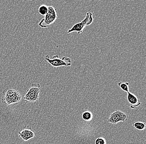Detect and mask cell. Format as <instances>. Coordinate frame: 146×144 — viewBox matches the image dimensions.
Returning a JSON list of instances; mask_svg holds the SVG:
<instances>
[{
	"mask_svg": "<svg viewBox=\"0 0 146 144\" xmlns=\"http://www.w3.org/2000/svg\"><path fill=\"white\" fill-rule=\"evenodd\" d=\"M118 86L119 87L121 88V89L124 92L127 93L129 92V84L127 82H120L118 83Z\"/></svg>",
	"mask_w": 146,
	"mask_h": 144,
	"instance_id": "cell-12",
	"label": "cell"
},
{
	"mask_svg": "<svg viewBox=\"0 0 146 144\" xmlns=\"http://www.w3.org/2000/svg\"><path fill=\"white\" fill-rule=\"evenodd\" d=\"M18 136L25 141L33 138L35 134L31 130L28 129H25L18 133Z\"/></svg>",
	"mask_w": 146,
	"mask_h": 144,
	"instance_id": "cell-8",
	"label": "cell"
},
{
	"mask_svg": "<svg viewBox=\"0 0 146 144\" xmlns=\"http://www.w3.org/2000/svg\"><path fill=\"white\" fill-rule=\"evenodd\" d=\"M132 125L135 129L139 130H144L146 127V123L140 122V121L134 122Z\"/></svg>",
	"mask_w": 146,
	"mask_h": 144,
	"instance_id": "cell-9",
	"label": "cell"
},
{
	"mask_svg": "<svg viewBox=\"0 0 146 144\" xmlns=\"http://www.w3.org/2000/svg\"><path fill=\"white\" fill-rule=\"evenodd\" d=\"M82 119L86 121H90L93 119V115L92 113L88 111L83 112L82 115Z\"/></svg>",
	"mask_w": 146,
	"mask_h": 144,
	"instance_id": "cell-11",
	"label": "cell"
},
{
	"mask_svg": "<svg viewBox=\"0 0 146 144\" xmlns=\"http://www.w3.org/2000/svg\"><path fill=\"white\" fill-rule=\"evenodd\" d=\"M127 101L130 104V108L131 109H135L141 105V103L139 102L138 98L136 96L129 92L127 94Z\"/></svg>",
	"mask_w": 146,
	"mask_h": 144,
	"instance_id": "cell-7",
	"label": "cell"
},
{
	"mask_svg": "<svg viewBox=\"0 0 146 144\" xmlns=\"http://www.w3.org/2000/svg\"><path fill=\"white\" fill-rule=\"evenodd\" d=\"M45 60L50 65L54 67L60 66H69L72 65V62L71 59L69 57L64 56L62 59L59 57L58 55L53 56L52 59H50L49 55L45 56Z\"/></svg>",
	"mask_w": 146,
	"mask_h": 144,
	"instance_id": "cell-5",
	"label": "cell"
},
{
	"mask_svg": "<svg viewBox=\"0 0 146 144\" xmlns=\"http://www.w3.org/2000/svg\"><path fill=\"white\" fill-rule=\"evenodd\" d=\"M57 18L56 10L52 6H48V11L47 14L44 16V18L42 19L39 23L38 25L42 28H46L54 23Z\"/></svg>",
	"mask_w": 146,
	"mask_h": 144,
	"instance_id": "cell-4",
	"label": "cell"
},
{
	"mask_svg": "<svg viewBox=\"0 0 146 144\" xmlns=\"http://www.w3.org/2000/svg\"><path fill=\"white\" fill-rule=\"evenodd\" d=\"M93 21L94 17L93 16V13L88 12L86 13L85 18L83 21L74 25L71 29H68L67 33L69 34L74 32H77L78 34H80L83 32V30L86 26L91 25Z\"/></svg>",
	"mask_w": 146,
	"mask_h": 144,
	"instance_id": "cell-2",
	"label": "cell"
},
{
	"mask_svg": "<svg viewBox=\"0 0 146 144\" xmlns=\"http://www.w3.org/2000/svg\"><path fill=\"white\" fill-rule=\"evenodd\" d=\"M2 93L3 97L2 98L1 102L7 106L19 104L22 98L21 93L13 88H6Z\"/></svg>",
	"mask_w": 146,
	"mask_h": 144,
	"instance_id": "cell-1",
	"label": "cell"
},
{
	"mask_svg": "<svg viewBox=\"0 0 146 144\" xmlns=\"http://www.w3.org/2000/svg\"><path fill=\"white\" fill-rule=\"evenodd\" d=\"M40 92V86L39 84H33L31 87L27 89V93L23 97L26 103H33L38 101Z\"/></svg>",
	"mask_w": 146,
	"mask_h": 144,
	"instance_id": "cell-3",
	"label": "cell"
},
{
	"mask_svg": "<svg viewBox=\"0 0 146 144\" xmlns=\"http://www.w3.org/2000/svg\"><path fill=\"white\" fill-rule=\"evenodd\" d=\"M127 119V115L121 111L116 110L110 114L108 122L112 124H117L119 122H125Z\"/></svg>",
	"mask_w": 146,
	"mask_h": 144,
	"instance_id": "cell-6",
	"label": "cell"
},
{
	"mask_svg": "<svg viewBox=\"0 0 146 144\" xmlns=\"http://www.w3.org/2000/svg\"><path fill=\"white\" fill-rule=\"evenodd\" d=\"M48 11V6L42 4L40 5L38 7V12L40 15L45 16Z\"/></svg>",
	"mask_w": 146,
	"mask_h": 144,
	"instance_id": "cell-10",
	"label": "cell"
},
{
	"mask_svg": "<svg viewBox=\"0 0 146 144\" xmlns=\"http://www.w3.org/2000/svg\"><path fill=\"white\" fill-rule=\"evenodd\" d=\"M95 144H106V141L104 137H98L95 141Z\"/></svg>",
	"mask_w": 146,
	"mask_h": 144,
	"instance_id": "cell-13",
	"label": "cell"
}]
</instances>
